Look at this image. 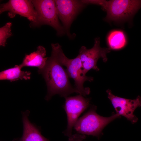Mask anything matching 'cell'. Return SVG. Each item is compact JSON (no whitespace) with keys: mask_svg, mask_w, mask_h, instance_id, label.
Instances as JSON below:
<instances>
[{"mask_svg":"<svg viewBox=\"0 0 141 141\" xmlns=\"http://www.w3.org/2000/svg\"><path fill=\"white\" fill-rule=\"evenodd\" d=\"M55 1L59 19L62 23L67 35L72 38L73 37L70 31L71 25L86 4L81 0H56Z\"/></svg>","mask_w":141,"mask_h":141,"instance_id":"obj_7","label":"cell"},{"mask_svg":"<svg viewBox=\"0 0 141 141\" xmlns=\"http://www.w3.org/2000/svg\"><path fill=\"white\" fill-rule=\"evenodd\" d=\"M0 10L1 13L8 11V15L10 18H14L18 14L27 18L31 22H34L37 16L32 0H9L0 5Z\"/></svg>","mask_w":141,"mask_h":141,"instance_id":"obj_10","label":"cell"},{"mask_svg":"<svg viewBox=\"0 0 141 141\" xmlns=\"http://www.w3.org/2000/svg\"><path fill=\"white\" fill-rule=\"evenodd\" d=\"M120 116L116 114L109 117L102 116L96 113L95 108H92L78 119L73 127L79 133L98 137L106 126Z\"/></svg>","mask_w":141,"mask_h":141,"instance_id":"obj_4","label":"cell"},{"mask_svg":"<svg viewBox=\"0 0 141 141\" xmlns=\"http://www.w3.org/2000/svg\"><path fill=\"white\" fill-rule=\"evenodd\" d=\"M106 92L108 98L110 101L116 114L120 116H123L132 123L137 122L138 119L134 113L136 109L141 106V98L139 96L135 99H131L115 96L109 89H108Z\"/></svg>","mask_w":141,"mask_h":141,"instance_id":"obj_9","label":"cell"},{"mask_svg":"<svg viewBox=\"0 0 141 141\" xmlns=\"http://www.w3.org/2000/svg\"><path fill=\"white\" fill-rule=\"evenodd\" d=\"M99 37L95 39L93 46L87 49L86 47L82 46L79 51V55L82 63V74L86 76V74L91 69L96 71L99 70L97 64L98 59L101 58L104 62L108 60L107 54L110 52L109 48H101L100 45Z\"/></svg>","mask_w":141,"mask_h":141,"instance_id":"obj_6","label":"cell"},{"mask_svg":"<svg viewBox=\"0 0 141 141\" xmlns=\"http://www.w3.org/2000/svg\"><path fill=\"white\" fill-rule=\"evenodd\" d=\"M58 44H51V56L48 58L44 68L38 71L43 75L46 83L47 93L45 99L47 101L56 94L65 98L74 92L78 93L71 84L66 70L59 61Z\"/></svg>","mask_w":141,"mask_h":141,"instance_id":"obj_1","label":"cell"},{"mask_svg":"<svg viewBox=\"0 0 141 141\" xmlns=\"http://www.w3.org/2000/svg\"><path fill=\"white\" fill-rule=\"evenodd\" d=\"M107 40L109 48L115 50L123 48L126 43L125 34L120 30H114L110 32L108 36Z\"/></svg>","mask_w":141,"mask_h":141,"instance_id":"obj_14","label":"cell"},{"mask_svg":"<svg viewBox=\"0 0 141 141\" xmlns=\"http://www.w3.org/2000/svg\"><path fill=\"white\" fill-rule=\"evenodd\" d=\"M64 98L65 101L64 108L67 115V125L64 133L70 137L72 136L75 124L80 115L89 106L90 100L89 98H85L80 94Z\"/></svg>","mask_w":141,"mask_h":141,"instance_id":"obj_8","label":"cell"},{"mask_svg":"<svg viewBox=\"0 0 141 141\" xmlns=\"http://www.w3.org/2000/svg\"><path fill=\"white\" fill-rule=\"evenodd\" d=\"M46 52L43 46H39L37 50L28 55H26L19 66L22 68L25 67H36L38 70L43 68L48 58L45 57Z\"/></svg>","mask_w":141,"mask_h":141,"instance_id":"obj_12","label":"cell"},{"mask_svg":"<svg viewBox=\"0 0 141 141\" xmlns=\"http://www.w3.org/2000/svg\"><path fill=\"white\" fill-rule=\"evenodd\" d=\"M12 25L11 22H9L0 27V46H5L7 39L12 36Z\"/></svg>","mask_w":141,"mask_h":141,"instance_id":"obj_15","label":"cell"},{"mask_svg":"<svg viewBox=\"0 0 141 141\" xmlns=\"http://www.w3.org/2000/svg\"><path fill=\"white\" fill-rule=\"evenodd\" d=\"M85 4L101 5L107 12L105 20L116 22L130 19L139 9L141 1L136 0H83Z\"/></svg>","mask_w":141,"mask_h":141,"instance_id":"obj_2","label":"cell"},{"mask_svg":"<svg viewBox=\"0 0 141 141\" xmlns=\"http://www.w3.org/2000/svg\"><path fill=\"white\" fill-rule=\"evenodd\" d=\"M1 1H0V3L1 2ZM2 13H1V11H0V15Z\"/></svg>","mask_w":141,"mask_h":141,"instance_id":"obj_16","label":"cell"},{"mask_svg":"<svg viewBox=\"0 0 141 141\" xmlns=\"http://www.w3.org/2000/svg\"><path fill=\"white\" fill-rule=\"evenodd\" d=\"M37 12V16L35 21L31 22L30 26L37 27L46 25L56 31L57 34L62 36L66 33L59 20L55 0H32Z\"/></svg>","mask_w":141,"mask_h":141,"instance_id":"obj_3","label":"cell"},{"mask_svg":"<svg viewBox=\"0 0 141 141\" xmlns=\"http://www.w3.org/2000/svg\"><path fill=\"white\" fill-rule=\"evenodd\" d=\"M57 49L59 61L63 66L66 67V70L69 78L74 80V87L78 93L83 96L89 95L90 91V89L84 87V84L86 81H92L93 78L83 75L82 63L79 55L73 59H69L65 56L59 44Z\"/></svg>","mask_w":141,"mask_h":141,"instance_id":"obj_5","label":"cell"},{"mask_svg":"<svg viewBox=\"0 0 141 141\" xmlns=\"http://www.w3.org/2000/svg\"><path fill=\"white\" fill-rule=\"evenodd\" d=\"M19 65H16L0 72V80H8L11 82L19 79L29 80L31 78V73L28 71L22 70Z\"/></svg>","mask_w":141,"mask_h":141,"instance_id":"obj_13","label":"cell"},{"mask_svg":"<svg viewBox=\"0 0 141 141\" xmlns=\"http://www.w3.org/2000/svg\"><path fill=\"white\" fill-rule=\"evenodd\" d=\"M30 113L28 110L22 112L23 132L19 141H49L41 134L39 128L30 121Z\"/></svg>","mask_w":141,"mask_h":141,"instance_id":"obj_11","label":"cell"}]
</instances>
